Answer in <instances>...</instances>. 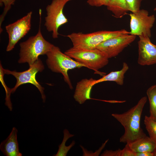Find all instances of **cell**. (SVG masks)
<instances>
[{
    "label": "cell",
    "mask_w": 156,
    "mask_h": 156,
    "mask_svg": "<svg viewBox=\"0 0 156 156\" xmlns=\"http://www.w3.org/2000/svg\"><path fill=\"white\" fill-rule=\"evenodd\" d=\"M144 123L149 137L156 144V121L145 116Z\"/></svg>",
    "instance_id": "cell-19"
},
{
    "label": "cell",
    "mask_w": 156,
    "mask_h": 156,
    "mask_svg": "<svg viewBox=\"0 0 156 156\" xmlns=\"http://www.w3.org/2000/svg\"><path fill=\"white\" fill-rule=\"evenodd\" d=\"M18 130L15 127L12 128L8 137L1 143L0 149L6 156H21L19 151L17 140Z\"/></svg>",
    "instance_id": "cell-12"
},
{
    "label": "cell",
    "mask_w": 156,
    "mask_h": 156,
    "mask_svg": "<svg viewBox=\"0 0 156 156\" xmlns=\"http://www.w3.org/2000/svg\"><path fill=\"white\" fill-rule=\"evenodd\" d=\"M136 156H154L153 152H146L136 153Z\"/></svg>",
    "instance_id": "cell-25"
},
{
    "label": "cell",
    "mask_w": 156,
    "mask_h": 156,
    "mask_svg": "<svg viewBox=\"0 0 156 156\" xmlns=\"http://www.w3.org/2000/svg\"><path fill=\"white\" fill-rule=\"evenodd\" d=\"M129 68L128 64L125 62L123 63L122 68L119 70L112 71L108 74L104 75L101 78L97 79H94L93 85L106 81L115 82L118 85L122 86L124 83L125 75Z\"/></svg>",
    "instance_id": "cell-15"
},
{
    "label": "cell",
    "mask_w": 156,
    "mask_h": 156,
    "mask_svg": "<svg viewBox=\"0 0 156 156\" xmlns=\"http://www.w3.org/2000/svg\"><path fill=\"white\" fill-rule=\"evenodd\" d=\"M47 64L52 72L62 74L65 82L71 89L73 87L68 74L70 70L86 66L77 62L64 53H63L57 47L54 45L46 54Z\"/></svg>",
    "instance_id": "cell-3"
},
{
    "label": "cell",
    "mask_w": 156,
    "mask_h": 156,
    "mask_svg": "<svg viewBox=\"0 0 156 156\" xmlns=\"http://www.w3.org/2000/svg\"><path fill=\"white\" fill-rule=\"evenodd\" d=\"M64 53L96 72L109 63V59L105 54L97 48L88 49L73 47Z\"/></svg>",
    "instance_id": "cell-5"
},
{
    "label": "cell",
    "mask_w": 156,
    "mask_h": 156,
    "mask_svg": "<svg viewBox=\"0 0 156 156\" xmlns=\"http://www.w3.org/2000/svg\"><path fill=\"white\" fill-rule=\"evenodd\" d=\"M136 37L129 34L113 37L102 42L96 48L103 52L109 59L118 55Z\"/></svg>",
    "instance_id": "cell-10"
},
{
    "label": "cell",
    "mask_w": 156,
    "mask_h": 156,
    "mask_svg": "<svg viewBox=\"0 0 156 156\" xmlns=\"http://www.w3.org/2000/svg\"><path fill=\"white\" fill-rule=\"evenodd\" d=\"M14 0H0V5L2 6L3 4L4 5L3 11L0 16V28L1 25L4 20V18L8 11L11 9V5L14 3Z\"/></svg>",
    "instance_id": "cell-20"
},
{
    "label": "cell",
    "mask_w": 156,
    "mask_h": 156,
    "mask_svg": "<svg viewBox=\"0 0 156 156\" xmlns=\"http://www.w3.org/2000/svg\"><path fill=\"white\" fill-rule=\"evenodd\" d=\"M120 156H136V153L133 152L126 143L125 147L121 150Z\"/></svg>",
    "instance_id": "cell-23"
},
{
    "label": "cell",
    "mask_w": 156,
    "mask_h": 156,
    "mask_svg": "<svg viewBox=\"0 0 156 156\" xmlns=\"http://www.w3.org/2000/svg\"><path fill=\"white\" fill-rule=\"evenodd\" d=\"M153 153L154 156H156V145Z\"/></svg>",
    "instance_id": "cell-26"
},
{
    "label": "cell",
    "mask_w": 156,
    "mask_h": 156,
    "mask_svg": "<svg viewBox=\"0 0 156 156\" xmlns=\"http://www.w3.org/2000/svg\"><path fill=\"white\" fill-rule=\"evenodd\" d=\"M121 150L119 148L115 151L106 150L101 154V156H120Z\"/></svg>",
    "instance_id": "cell-24"
},
{
    "label": "cell",
    "mask_w": 156,
    "mask_h": 156,
    "mask_svg": "<svg viewBox=\"0 0 156 156\" xmlns=\"http://www.w3.org/2000/svg\"><path fill=\"white\" fill-rule=\"evenodd\" d=\"M154 11H156V6H155V8H154Z\"/></svg>",
    "instance_id": "cell-27"
},
{
    "label": "cell",
    "mask_w": 156,
    "mask_h": 156,
    "mask_svg": "<svg viewBox=\"0 0 156 156\" xmlns=\"http://www.w3.org/2000/svg\"><path fill=\"white\" fill-rule=\"evenodd\" d=\"M72 0H53L46 8L47 16L45 18L44 25L48 31L52 32L53 38H58V29L68 21L63 10L66 3Z\"/></svg>",
    "instance_id": "cell-6"
},
{
    "label": "cell",
    "mask_w": 156,
    "mask_h": 156,
    "mask_svg": "<svg viewBox=\"0 0 156 156\" xmlns=\"http://www.w3.org/2000/svg\"><path fill=\"white\" fill-rule=\"evenodd\" d=\"M32 14V12L30 11L21 19L5 26V30L9 37L6 51L12 50L18 41L29 31Z\"/></svg>",
    "instance_id": "cell-9"
},
{
    "label": "cell",
    "mask_w": 156,
    "mask_h": 156,
    "mask_svg": "<svg viewBox=\"0 0 156 156\" xmlns=\"http://www.w3.org/2000/svg\"><path fill=\"white\" fill-rule=\"evenodd\" d=\"M130 17L129 34L138 36L143 35L150 38L151 29L155 21L154 15H149L148 12L144 9L129 14Z\"/></svg>",
    "instance_id": "cell-8"
},
{
    "label": "cell",
    "mask_w": 156,
    "mask_h": 156,
    "mask_svg": "<svg viewBox=\"0 0 156 156\" xmlns=\"http://www.w3.org/2000/svg\"><path fill=\"white\" fill-rule=\"evenodd\" d=\"M111 0H87V3L92 6L99 7L103 5L107 6Z\"/></svg>",
    "instance_id": "cell-22"
},
{
    "label": "cell",
    "mask_w": 156,
    "mask_h": 156,
    "mask_svg": "<svg viewBox=\"0 0 156 156\" xmlns=\"http://www.w3.org/2000/svg\"><path fill=\"white\" fill-rule=\"evenodd\" d=\"M64 138L61 144L59 146V149L57 154L53 156H66L70 149L73 147L75 144V141H73L69 145L66 146L65 143L70 138L74 136V134H70L67 129L64 130Z\"/></svg>",
    "instance_id": "cell-18"
},
{
    "label": "cell",
    "mask_w": 156,
    "mask_h": 156,
    "mask_svg": "<svg viewBox=\"0 0 156 156\" xmlns=\"http://www.w3.org/2000/svg\"><path fill=\"white\" fill-rule=\"evenodd\" d=\"M44 69V66L40 59H38L33 64L29 66V68L27 70L22 72L16 71H10L3 68L4 74L11 75L14 76L16 79V82L14 87L11 89V92L13 93L17 88L21 85L30 83L34 85L40 92L43 100L45 102L46 96L44 93V88L42 87L36 79V75L39 72H41Z\"/></svg>",
    "instance_id": "cell-7"
},
{
    "label": "cell",
    "mask_w": 156,
    "mask_h": 156,
    "mask_svg": "<svg viewBox=\"0 0 156 156\" xmlns=\"http://www.w3.org/2000/svg\"><path fill=\"white\" fill-rule=\"evenodd\" d=\"M146 94L149 103V116L156 121V85L150 87L147 90Z\"/></svg>",
    "instance_id": "cell-17"
},
{
    "label": "cell",
    "mask_w": 156,
    "mask_h": 156,
    "mask_svg": "<svg viewBox=\"0 0 156 156\" xmlns=\"http://www.w3.org/2000/svg\"><path fill=\"white\" fill-rule=\"evenodd\" d=\"M94 79H83L77 83L73 96L75 100L80 104H83L87 100L92 99L90 93L92 87Z\"/></svg>",
    "instance_id": "cell-13"
},
{
    "label": "cell",
    "mask_w": 156,
    "mask_h": 156,
    "mask_svg": "<svg viewBox=\"0 0 156 156\" xmlns=\"http://www.w3.org/2000/svg\"><path fill=\"white\" fill-rule=\"evenodd\" d=\"M147 101V97H142L135 106L127 112L122 114H112V116L125 129L124 133L120 139V142L129 143L146 135L141 127L140 122L143 109Z\"/></svg>",
    "instance_id": "cell-1"
},
{
    "label": "cell",
    "mask_w": 156,
    "mask_h": 156,
    "mask_svg": "<svg viewBox=\"0 0 156 156\" xmlns=\"http://www.w3.org/2000/svg\"><path fill=\"white\" fill-rule=\"evenodd\" d=\"M139 37L138 64L142 66L156 64V45L151 42L150 38L143 35Z\"/></svg>",
    "instance_id": "cell-11"
},
{
    "label": "cell",
    "mask_w": 156,
    "mask_h": 156,
    "mask_svg": "<svg viewBox=\"0 0 156 156\" xmlns=\"http://www.w3.org/2000/svg\"><path fill=\"white\" fill-rule=\"evenodd\" d=\"M128 144L131 150L135 153L153 152L156 145L149 137L146 135Z\"/></svg>",
    "instance_id": "cell-14"
},
{
    "label": "cell",
    "mask_w": 156,
    "mask_h": 156,
    "mask_svg": "<svg viewBox=\"0 0 156 156\" xmlns=\"http://www.w3.org/2000/svg\"><path fill=\"white\" fill-rule=\"evenodd\" d=\"M40 25L36 35L20 43L19 63L27 62L29 66L31 65L39 59L40 55H46L54 46L43 37Z\"/></svg>",
    "instance_id": "cell-2"
},
{
    "label": "cell",
    "mask_w": 156,
    "mask_h": 156,
    "mask_svg": "<svg viewBox=\"0 0 156 156\" xmlns=\"http://www.w3.org/2000/svg\"><path fill=\"white\" fill-rule=\"evenodd\" d=\"M129 11L131 12H136L140 9L142 0H126Z\"/></svg>",
    "instance_id": "cell-21"
},
{
    "label": "cell",
    "mask_w": 156,
    "mask_h": 156,
    "mask_svg": "<svg viewBox=\"0 0 156 156\" xmlns=\"http://www.w3.org/2000/svg\"><path fill=\"white\" fill-rule=\"evenodd\" d=\"M129 34V32L125 29H122L114 31H100L87 34L73 33L66 36L71 40L73 47L93 49L110 38Z\"/></svg>",
    "instance_id": "cell-4"
},
{
    "label": "cell",
    "mask_w": 156,
    "mask_h": 156,
    "mask_svg": "<svg viewBox=\"0 0 156 156\" xmlns=\"http://www.w3.org/2000/svg\"><path fill=\"white\" fill-rule=\"evenodd\" d=\"M107 7L113 16L118 18L122 17L129 11L126 0H111Z\"/></svg>",
    "instance_id": "cell-16"
}]
</instances>
